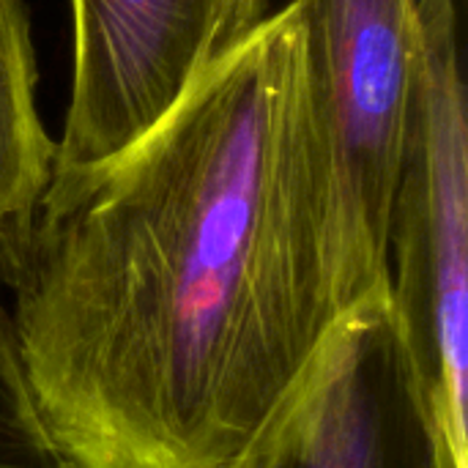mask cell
Listing matches in <instances>:
<instances>
[{"label": "cell", "mask_w": 468, "mask_h": 468, "mask_svg": "<svg viewBox=\"0 0 468 468\" xmlns=\"http://www.w3.org/2000/svg\"><path fill=\"white\" fill-rule=\"evenodd\" d=\"M288 3L112 162L0 228V293L66 468H225L329 321L282 189Z\"/></svg>", "instance_id": "obj_1"}, {"label": "cell", "mask_w": 468, "mask_h": 468, "mask_svg": "<svg viewBox=\"0 0 468 468\" xmlns=\"http://www.w3.org/2000/svg\"><path fill=\"white\" fill-rule=\"evenodd\" d=\"M299 60L282 189L329 326L389 293V217L411 107L417 0H293Z\"/></svg>", "instance_id": "obj_2"}, {"label": "cell", "mask_w": 468, "mask_h": 468, "mask_svg": "<svg viewBox=\"0 0 468 468\" xmlns=\"http://www.w3.org/2000/svg\"><path fill=\"white\" fill-rule=\"evenodd\" d=\"M420 47L389 217V293L441 468H468V101L458 0H417Z\"/></svg>", "instance_id": "obj_3"}, {"label": "cell", "mask_w": 468, "mask_h": 468, "mask_svg": "<svg viewBox=\"0 0 468 468\" xmlns=\"http://www.w3.org/2000/svg\"><path fill=\"white\" fill-rule=\"evenodd\" d=\"M266 19V0H71V99L52 176L121 156Z\"/></svg>", "instance_id": "obj_4"}, {"label": "cell", "mask_w": 468, "mask_h": 468, "mask_svg": "<svg viewBox=\"0 0 468 468\" xmlns=\"http://www.w3.org/2000/svg\"><path fill=\"white\" fill-rule=\"evenodd\" d=\"M225 468H441L392 293L340 315Z\"/></svg>", "instance_id": "obj_5"}, {"label": "cell", "mask_w": 468, "mask_h": 468, "mask_svg": "<svg viewBox=\"0 0 468 468\" xmlns=\"http://www.w3.org/2000/svg\"><path fill=\"white\" fill-rule=\"evenodd\" d=\"M36 52L22 0H0V228L47 189L58 143L36 107Z\"/></svg>", "instance_id": "obj_6"}, {"label": "cell", "mask_w": 468, "mask_h": 468, "mask_svg": "<svg viewBox=\"0 0 468 468\" xmlns=\"http://www.w3.org/2000/svg\"><path fill=\"white\" fill-rule=\"evenodd\" d=\"M0 468H66L30 395L0 293Z\"/></svg>", "instance_id": "obj_7"}]
</instances>
